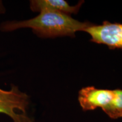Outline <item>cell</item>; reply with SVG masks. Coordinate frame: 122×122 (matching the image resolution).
Listing matches in <instances>:
<instances>
[{"label": "cell", "instance_id": "cell-1", "mask_svg": "<svg viewBox=\"0 0 122 122\" xmlns=\"http://www.w3.org/2000/svg\"><path fill=\"white\" fill-rule=\"evenodd\" d=\"M91 24L89 22H80L71 15L44 11L30 19L4 22L0 25V30L11 32L20 28H28L38 37L42 39H54L63 36L74 37L76 32L84 31Z\"/></svg>", "mask_w": 122, "mask_h": 122}, {"label": "cell", "instance_id": "cell-2", "mask_svg": "<svg viewBox=\"0 0 122 122\" xmlns=\"http://www.w3.org/2000/svg\"><path fill=\"white\" fill-rule=\"evenodd\" d=\"M30 97L11 85L9 91L0 88V113L10 117L13 122H33L27 114Z\"/></svg>", "mask_w": 122, "mask_h": 122}, {"label": "cell", "instance_id": "cell-3", "mask_svg": "<svg viewBox=\"0 0 122 122\" xmlns=\"http://www.w3.org/2000/svg\"><path fill=\"white\" fill-rule=\"evenodd\" d=\"M84 32L91 36L92 42L104 44L111 49L122 50V23L107 20L99 25L92 23Z\"/></svg>", "mask_w": 122, "mask_h": 122}, {"label": "cell", "instance_id": "cell-4", "mask_svg": "<svg viewBox=\"0 0 122 122\" xmlns=\"http://www.w3.org/2000/svg\"><path fill=\"white\" fill-rule=\"evenodd\" d=\"M114 95V90L86 86L79 91L78 101L84 111L94 110L98 108L103 110L111 102Z\"/></svg>", "mask_w": 122, "mask_h": 122}, {"label": "cell", "instance_id": "cell-5", "mask_svg": "<svg viewBox=\"0 0 122 122\" xmlns=\"http://www.w3.org/2000/svg\"><path fill=\"white\" fill-rule=\"evenodd\" d=\"M83 3L81 1L76 5L71 6L65 0H32L30 9L33 12L50 11L71 15L78 13Z\"/></svg>", "mask_w": 122, "mask_h": 122}, {"label": "cell", "instance_id": "cell-6", "mask_svg": "<svg viewBox=\"0 0 122 122\" xmlns=\"http://www.w3.org/2000/svg\"><path fill=\"white\" fill-rule=\"evenodd\" d=\"M114 90V95L111 102L102 110L111 119L122 117V89Z\"/></svg>", "mask_w": 122, "mask_h": 122}, {"label": "cell", "instance_id": "cell-7", "mask_svg": "<svg viewBox=\"0 0 122 122\" xmlns=\"http://www.w3.org/2000/svg\"><path fill=\"white\" fill-rule=\"evenodd\" d=\"M6 12V9L3 4L2 1H0V14H4Z\"/></svg>", "mask_w": 122, "mask_h": 122}]
</instances>
